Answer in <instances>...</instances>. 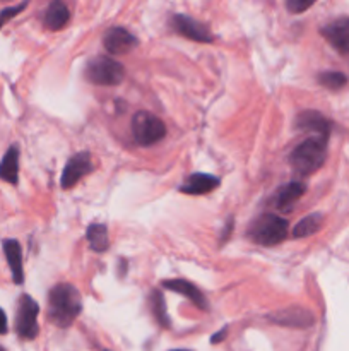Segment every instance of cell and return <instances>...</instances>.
Masks as SVG:
<instances>
[{
	"label": "cell",
	"mask_w": 349,
	"mask_h": 351,
	"mask_svg": "<svg viewBox=\"0 0 349 351\" xmlns=\"http://www.w3.org/2000/svg\"><path fill=\"white\" fill-rule=\"evenodd\" d=\"M7 329H9V326H7V315L5 312L0 308V335H5Z\"/></svg>",
	"instance_id": "d4e9b609"
},
{
	"label": "cell",
	"mask_w": 349,
	"mask_h": 351,
	"mask_svg": "<svg viewBox=\"0 0 349 351\" xmlns=\"http://www.w3.org/2000/svg\"><path fill=\"white\" fill-rule=\"evenodd\" d=\"M5 2H7V0H5Z\"/></svg>",
	"instance_id": "f546056e"
},
{
	"label": "cell",
	"mask_w": 349,
	"mask_h": 351,
	"mask_svg": "<svg viewBox=\"0 0 349 351\" xmlns=\"http://www.w3.org/2000/svg\"><path fill=\"white\" fill-rule=\"evenodd\" d=\"M305 192H307V185L301 184V182H289V184L279 189L276 199H274V206L279 211L289 213L294 208V204L303 197Z\"/></svg>",
	"instance_id": "9a60e30c"
},
{
	"label": "cell",
	"mask_w": 349,
	"mask_h": 351,
	"mask_svg": "<svg viewBox=\"0 0 349 351\" xmlns=\"http://www.w3.org/2000/svg\"><path fill=\"white\" fill-rule=\"evenodd\" d=\"M219 178L214 177V175L209 173H192L190 177L187 178L185 184L180 185V192L188 195H202L209 194L214 189L219 187Z\"/></svg>",
	"instance_id": "5bb4252c"
},
{
	"label": "cell",
	"mask_w": 349,
	"mask_h": 351,
	"mask_svg": "<svg viewBox=\"0 0 349 351\" xmlns=\"http://www.w3.org/2000/svg\"><path fill=\"white\" fill-rule=\"evenodd\" d=\"M84 77L96 86H116L125 77V69L109 57H94L84 69Z\"/></svg>",
	"instance_id": "277c9868"
},
{
	"label": "cell",
	"mask_w": 349,
	"mask_h": 351,
	"mask_svg": "<svg viewBox=\"0 0 349 351\" xmlns=\"http://www.w3.org/2000/svg\"><path fill=\"white\" fill-rule=\"evenodd\" d=\"M318 82L324 88L331 89V91H339V89L348 84V77L339 71H325L318 74Z\"/></svg>",
	"instance_id": "7402d4cb"
},
{
	"label": "cell",
	"mask_w": 349,
	"mask_h": 351,
	"mask_svg": "<svg viewBox=\"0 0 349 351\" xmlns=\"http://www.w3.org/2000/svg\"><path fill=\"white\" fill-rule=\"evenodd\" d=\"M320 33L327 40V43L332 48H335L339 53H349V17H339V19L325 24Z\"/></svg>",
	"instance_id": "9c48e42d"
},
{
	"label": "cell",
	"mask_w": 349,
	"mask_h": 351,
	"mask_svg": "<svg viewBox=\"0 0 349 351\" xmlns=\"http://www.w3.org/2000/svg\"><path fill=\"white\" fill-rule=\"evenodd\" d=\"M149 305H151V311H153V315L156 317L157 324H159L161 328H170L171 322L166 312V302H164V297L161 291L157 290L151 291Z\"/></svg>",
	"instance_id": "44dd1931"
},
{
	"label": "cell",
	"mask_w": 349,
	"mask_h": 351,
	"mask_svg": "<svg viewBox=\"0 0 349 351\" xmlns=\"http://www.w3.org/2000/svg\"><path fill=\"white\" fill-rule=\"evenodd\" d=\"M68 19H70V10L65 5L64 0H53L44 12V26L51 31L65 27Z\"/></svg>",
	"instance_id": "ac0fdd59"
},
{
	"label": "cell",
	"mask_w": 349,
	"mask_h": 351,
	"mask_svg": "<svg viewBox=\"0 0 349 351\" xmlns=\"http://www.w3.org/2000/svg\"><path fill=\"white\" fill-rule=\"evenodd\" d=\"M0 351H5V350H3V348H2V346H0Z\"/></svg>",
	"instance_id": "83f0119b"
},
{
	"label": "cell",
	"mask_w": 349,
	"mask_h": 351,
	"mask_svg": "<svg viewBox=\"0 0 349 351\" xmlns=\"http://www.w3.org/2000/svg\"><path fill=\"white\" fill-rule=\"evenodd\" d=\"M317 0H284L286 3V9L289 10L291 14H303L305 10L310 9Z\"/></svg>",
	"instance_id": "603a6c76"
},
{
	"label": "cell",
	"mask_w": 349,
	"mask_h": 351,
	"mask_svg": "<svg viewBox=\"0 0 349 351\" xmlns=\"http://www.w3.org/2000/svg\"><path fill=\"white\" fill-rule=\"evenodd\" d=\"M224 335H226V329H222V331L219 332L218 336H212V343H218V341H221V339H222V336H224Z\"/></svg>",
	"instance_id": "484cf974"
},
{
	"label": "cell",
	"mask_w": 349,
	"mask_h": 351,
	"mask_svg": "<svg viewBox=\"0 0 349 351\" xmlns=\"http://www.w3.org/2000/svg\"><path fill=\"white\" fill-rule=\"evenodd\" d=\"M173 351H188V350H173Z\"/></svg>",
	"instance_id": "4316f807"
},
{
	"label": "cell",
	"mask_w": 349,
	"mask_h": 351,
	"mask_svg": "<svg viewBox=\"0 0 349 351\" xmlns=\"http://www.w3.org/2000/svg\"><path fill=\"white\" fill-rule=\"evenodd\" d=\"M91 170H92L91 154L86 153V151L74 154V156L67 161L64 171H62V178H60L62 189H65V191L72 189L79 180H82V178H84Z\"/></svg>",
	"instance_id": "ba28073f"
},
{
	"label": "cell",
	"mask_w": 349,
	"mask_h": 351,
	"mask_svg": "<svg viewBox=\"0 0 349 351\" xmlns=\"http://www.w3.org/2000/svg\"><path fill=\"white\" fill-rule=\"evenodd\" d=\"M171 27L178 34L192 41H198V43H212L214 41V34L204 23L190 16H185V14H174L171 17Z\"/></svg>",
	"instance_id": "52a82bcc"
},
{
	"label": "cell",
	"mask_w": 349,
	"mask_h": 351,
	"mask_svg": "<svg viewBox=\"0 0 349 351\" xmlns=\"http://www.w3.org/2000/svg\"><path fill=\"white\" fill-rule=\"evenodd\" d=\"M88 242L94 252H105L109 247V237H108V226L103 223H92L88 226Z\"/></svg>",
	"instance_id": "d6986e66"
},
{
	"label": "cell",
	"mask_w": 349,
	"mask_h": 351,
	"mask_svg": "<svg viewBox=\"0 0 349 351\" xmlns=\"http://www.w3.org/2000/svg\"><path fill=\"white\" fill-rule=\"evenodd\" d=\"M133 139L139 146H153L166 136L163 120L149 112H137L132 119Z\"/></svg>",
	"instance_id": "5b68a950"
},
{
	"label": "cell",
	"mask_w": 349,
	"mask_h": 351,
	"mask_svg": "<svg viewBox=\"0 0 349 351\" xmlns=\"http://www.w3.org/2000/svg\"><path fill=\"white\" fill-rule=\"evenodd\" d=\"M103 45H105L106 50L113 55H123L129 53L132 48H135L139 45L137 38L132 33L125 29V27H112L105 33L103 38Z\"/></svg>",
	"instance_id": "8fae6325"
},
{
	"label": "cell",
	"mask_w": 349,
	"mask_h": 351,
	"mask_svg": "<svg viewBox=\"0 0 349 351\" xmlns=\"http://www.w3.org/2000/svg\"><path fill=\"white\" fill-rule=\"evenodd\" d=\"M27 7V0H24L23 3H19V5H14V7H7V9H3L2 12H0V27H2V24L5 23V21L12 19L14 16H17L19 12H23L24 9Z\"/></svg>",
	"instance_id": "cb8c5ba5"
},
{
	"label": "cell",
	"mask_w": 349,
	"mask_h": 351,
	"mask_svg": "<svg viewBox=\"0 0 349 351\" xmlns=\"http://www.w3.org/2000/svg\"><path fill=\"white\" fill-rule=\"evenodd\" d=\"M38 307L36 302L29 297V295H23L19 298L16 312V332L19 338L23 339H34L40 332L38 328Z\"/></svg>",
	"instance_id": "8992f818"
},
{
	"label": "cell",
	"mask_w": 349,
	"mask_h": 351,
	"mask_svg": "<svg viewBox=\"0 0 349 351\" xmlns=\"http://www.w3.org/2000/svg\"><path fill=\"white\" fill-rule=\"evenodd\" d=\"M296 127L305 132H311L313 136L325 137V139H328L332 130L331 120L315 110H307V112L300 113L296 119Z\"/></svg>",
	"instance_id": "7c38bea8"
},
{
	"label": "cell",
	"mask_w": 349,
	"mask_h": 351,
	"mask_svg": "<svg viewBox=\"0 0 349 351\" xmlns=\"http://www.w3.org/2000/svg\"><path fill=\"white\" fill-rule=\"evenodd\" d=\"M322 223H324V216L320 213H313V215L305 216L303 219L296 223V226L293 228V237L294 239H305V237H310L313 233H317L320 230Z\"/></svg>",
	"instance_id": "ffe728a7"
},
{
	"label": "cell",
	"mask_w": 349,
	"mask_h": 351,
	"mask_svg": "<svg viewBox=\"0 0 349 351\" xmlns=\"http://www.w3.org/2000/svg\"><path fill=\"white\" fill-rule=\"evenodd\" d=\"M106 351H108V350H106Z\"/></svg>",
	"instance_id": "f1b7e54d"
},
{
	"label": "cell",
	"mask_w": 349,
	"mask_h": 351,
	"mask_svg": "<svg viewBox=\"0 0 349 351\" xmlns=\"http://www.w3.org/2000/svg\"><path fill=\"white\" fill-rule=\"evenodd\" d=\"M82 311V297L74 285L60 283L48 293V319L58 328H70Z\"/></svg>",
	"instance_id": "6da1fadb"
},
{
	"label": "cell",
	"mask_w": 349,
	"mask_h": 351,
	"mask_svg": "<svg viewBox=\"0 0 349 351\" xmlns=\"http://www.w3.org/2000/svg\"><path fill=\"white\" fill-rule=\"evenodd\" d=\"M269 321H272L274 324L286 326V328H310L315 322L313 314L310 311L303 307H289L284 308V311L274 312L269 315Z\"/></svg>",
	"instance_id": "30bf717a"
},
{
	"label": "cell",
	"mask_w": 349,
	"mask_h": 351,
	"mask_svg": "<svg viewBox=\"0 0 349 351\" xmlns=\"http://www.w3.org/2000/svg\"><path fill=\"white\" fill-rule=\"evenodd\" d=\"M0 180L16 185L19 180V147L10 146L0 161Z\"/></svg>",
	"instance_id": "e0dca14e"
},
{
	"label": "cell",
	"mask_w": 349,
	"mask_h": 351,
	"mask_svg": "<svg viewBox=\"0 0 349 351\" xmlns=\"http://www.w3.org/2000/svg\"><path fill=\"white\" fill-rule=\"evenodd\" d=\"M248 239L263 247H272L287 237V221L276 215H262L248 226Z\"/></svg>",
	"instance_id": "3957f363"
},
{
	"label": "cell",
	"mask_w": 349,
	"mask_h": 351,
	"mask_svg": "<svg viewBox=\"0 0 349 351\" xmlns=\"http://www.w3.org/2000/svg\"><path fill=\"white\" fill-rule=\"evenodd\" d=\"M3 254L7 257V264L12 273V280L16 285H23L24 269H23V249L17 240H3Z\"/></svg>",
	"instance_id": "2e32d148"
},
{
	"label": "cell",
	"mask_w": 349,
	"mask_h": 351,
	"mask_svg": "<svg viewBox=\"0 0 349 351\" xmlns=\"http://www.w3.org/2000/svg\"><path fill=\"white\" fill-rule=\"evenodd\" d=\"M327 141L325 137L311 136L298 144L289 154V163L293 170L301 177H308L320 170L327 158Z\"/></svg>",
	"instance_id": "7a4b0ae2"
},
{
	"label": "cell",
	"mask_w": 349,
	"mask_h": 351,
	"mask_svg": "<svg viewBox=\"0 0 349 351\" xmlns=\"http://www.w3.org/2000/svg\"><path fill=\"white\" fill-rule=\"evenodd\" d=\"M161 287L166 288V290L177 291V293L183 295L185 298H188V300H190L192 304L195 305V307L201 308V311H207V308H209V304H207V300H205L204 293H202V291L198 290L195 285H192L190 281H187V280H164L163 283H161Z\"/></svg>",
	"instance_id": "4fadbf2b"
}]
</instances>
